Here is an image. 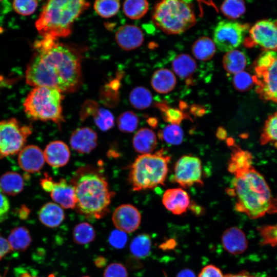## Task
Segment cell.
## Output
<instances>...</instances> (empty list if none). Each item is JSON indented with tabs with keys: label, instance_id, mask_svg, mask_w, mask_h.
<instances>
[{
	"label": "cell",
	"instance_id": "7a4b0ae2",
	"mask_svg": "<svg viewBox=\"0 0 277 277\" xmlns=\"http://www.w3.org/2000/svg\"><path fill=\"white\" fill-rule=\"evenodd\" d=\"M233 174V188L227 193L236 197L235 210L253 219L277 212V199L264 176L252 166Z\"/></svg>",
	"mask_w": 277,
	"mask_h": 277
},
{
	"label": "cell",
	"instance_id": "1f68e13d",
	"mask_svg": "<svg viewBox=\"0 0 277 277\" xmlns=\"http://www.w3.org/2000/svg\"><path fill=\"white\" fill-rule=\"evenodd\" d=\"M151 249V240L147 233L136 235L132 240L130 245V250L132 255L137 259L147 257Z\"/></svg>",
	"mask_w": 277,
	"mask_h": 277
},
{
	"label": "cell",
	"instance_id": "d4e9b609",
	"mask_svg": "<svg viewBox=\"0 0 277 277\" xmlns=\"http://www.w3.org/2000/svg\"><path fill=\"white\" fill-rule=\"evenodd\" d=\"M231 147L232 152L228 165L229 172L234 174L252 166V156L250 152L242 149L235 144Z\"/></svg>",
	"mask_w": 277,
	"mask_h": 277
},
{
	"label": "cell",
	"instance_id": "cb8c5ba5",
	"mask_svg": "<svg viewBox=\"0 0 277 277\" xmlns=\"http://www.w3.org/2000/svg\"><path fill=\"white\" fill-rule=\"evenodd\" d=\"M153 89L158 93L170 92L175 87L176 79L174 73L167 69H160L153 74L151 81Z\"/></svg>",
	"mask_w": 277,
	"mask_h": 277
},
{
	"label": "cell",
	"instance_id": "836d02e7",
	"mask_svg": "<svg viewBox=\"0 0 277 277\" xmlns=\"http://www.w3.org/2000/svg\"><path fill=\"white\" fill-rule=\"evenodd\" d=\"M95 235L93 226L87 222L77 224L73 231V241L79 245H85L92 242L94 240Z\"/></svg>",
	"mask_w": 277,
	"mask_h": 277
},
{
	"label": "cell",
	"instance_id": "f35d334b",
	"mask_svg": "<svg viewBox=\"0 0 277 277\" xmlns=\"http://www.w3.org/2000/svg\"><path fill=\"white\" fill-rule=\"evenodd\" d=\"M161 136L168 144L179 145L182 142L184 134L179 125L170 124L161 132Z\"/></svg>",
	"mask_w": 277,
	"mask_h": 277
},
{
	"label": "cell",
	"instance_id": "5bb4252c",
	"mask_svg": "<svg viewBox=\"0 0 277 277\" xmlns=\"http://www.w3.org/2000/svg\"><path fill=\"white\" fill-rule=\"evenodd\" d=\"M44 152L35 145H28L20 151L18 163L21 168L29 173L39 171L45 163Z\"/></svg>",
	"mask_w": 277,
	"mask_h": 277
},
{
	"label": "cell",
	"instance_id": "7402d4cb",
	"mask_svg": "<svg viewBox=\"0 0 277 277\" xmlns=\"http://www.w3.org/2000/svg\"><path fill=\"white\" fill-rule=\"evenodd\" d=\"M89 115H92L95 125L102 131H107L114 126V120L112 113L106 109L97 107L95 103H90L82 112L84 118Z\"/></svg>",
	"mask_w": 277,
	"mask_h": 277
},
{
	"label": "cell",
	"instance_id": "91938a15",
	"mask_svg": "<svg viewBox=\"0 0 277 277\" xmlns=\"http://www.w3.org/2000/svg\"><path fill=\"white\" fill-rule=\"evenodd\" d=\"M0 277H3V276H2L1 274H0Z\"/></svg>",
	"mask_w": 277,
	"mask_h": 277
},
{
	"label": "cell",
	"instance_id": "9f6ffc18",
	"mask_svg": "<svg viewBox=\"0 0 277 277\" xmlns=\"http://www.w3.org/2000/svg\"><path fill=\"white\" fill-rule=\"evenodd\" d=\"M23 211L22 212V211H20V213H19V215H20V217L22 218V217H26L27 216V215H28V213H29V211H28V209L27 208H25V207L24 208H22Z\"/></svg>",
	"mask_w": 277,
	"mask_h": 277
},
{
	"label": "cell",
	"instance_id": "94428289",
	"mask_svg": "<svg viewBox=\"0 0 277 277\" xmlns=\"http://www.w3.org/2000/svg\"><path fill=\"white\" fill-rule=\"evenodd\" d=\"M1 2H2V1H0V3H1Z\"/></svg>",
	"mask_w": 277,
	"mask_h": 277
},
{
	"label": "cell",
	"instance_id": "f5cc1de1",
	"mask_svg": "<svg viewBox=\"0 0 277 277\" xmlns=\"http://www.w3.org/2000/svg\"><path fill=\"white\" fill-rule=\"evenodd\" d=\"M224 277H256L254 275H252L247 272L243 271L236 274H227L224 275Z\"/></svg>",
	"mask_w": 277,
	"mask_h": 277
},
{
	"label": "cell",
	"instance_id": "60d3db41",
	"mask_svg": "<svg viewBox=\"0 0 277 277\" xmlns=\"http://www.w3.org/2000/svg\"><path fill=\"white\" fill-rule=\"evenodd\" d=\"M38 3L36 1H14L13 8L15 11L22 15H29L36 10Z\"/></svg>",
	"mask_w": 277,
	"mask_h": 277
},
{
	"label": "cell",
	"instance_id": "7bdbcfd3",
	"mask_svg": "<svg viewBox=\"0 0 277 277\" xmlns=\"http://www.w3.org/2000/svg\"><path fill=\"white\" fill-rule=\"evenodd\" d=\"M103 277H128V272L122 264L112 263L105 268Z\"/></svg>",
	"mask_w": 277,
	"mask_h": 277
},
{
	"label": "cell",
	"instance_id": "d590c367",
	"mask_svg": "<svg viewBox=\"0 0 277 277\" xmlns=\"http://www.w3.org/2000/svg\"><path fill=\"white\" fill-rule=\"evenodd\" d=\"M120 8V1L117 0L96 1L94 4V9L98 15L109 18L115 15Z\"/></svg>",
	"mask_w": 277,
	"mask_h": 277
},
{
	"label": "cell",
	"instance_id": "8992f818",
	"mask_svg": "<svg viewBox=\"0 0 277 277\" xmlns=\"http://www.w3.org/2000/svg\"><path fill=\"white\" fill-rule=\"evenodd\" d=\"M152 20L156 26L169 34H181L196 23V17L188 1L165 0L154 7Z\"/></svg>",
	"mask_w": 277,
	"mask_h": 277
},
{
	"label": "cell",
	"instance_id": "30bf717a",
	"mask_svg": "<svg viewBox=\"0 0 277 277\" xmlns=\"http://www.w3.org/2000/svg\"><path fill=\"white\" fill-rule=\"evenodd\" d=\"M249 26L238 22L224 20L215 26L213 42L220 51L227 52L235 49L243 42Z\"/></svg>",
	"mask_w": 277,
	"mask_h": 277
},
{
	"label": "cell",
	"instance_id": "ee69618b",
	"mask_svg": "<svg viewBox=\"0 0 277 277\" xmlns=\"http://www.w3.org/2000/svg\"><path fill=\"white\" fill-rule=\"evenodd\" d=\"M127 238L126 233L117 229L111 232L109 236V242L112 247L122 249L125 246Z\"/></svg>",
	"mask_w": 277,
	"mask_h": 277
},
{
	"label": "cell",
	"instance_id": "74e56055",
	"mask_svg": "<svg viewBox=\"0 0 277 277\" xmlns=\"http://www.w3.org/2000/svg\"><path fill=\"white\" fill-rule=\"evenodd\" d=\"M138 122V118L135 113L131 111H127L118 117L117 125L121 131L131 133L135 130Z\"/></svg>",
	"mask_w": 277,
	"mask_h": 277
},
{
	"label": "cell",
	"instance_id": "d6a6232c",
	"mask_svg": "<svg viewBox=\"0 0 277 277\" xmlns=\"http://www.w3.org/2000/svg\"><path fill=\"white\" fill-rule=\"evenodd\" d=\"M131 105L137 109H144L149 107L152 102L150 91L147 88L140 86L134 88L129 95Z\"/></svg>",
	"mask_w": 277,
	"mask_h": 277
},
{
	"label": "cell",
	"instance_id": "f907efd6",
	"mask_svg": "<svg viewBox=\"0 0 277 277\" xmlns=\"http://www.w3.org/2000/svg\"><path fill=\"white\" fill-rule=\"evenodd\" d=\"M176 277H196L194 272L190 269L186 268L181 270L176 275Z\"/></svg>",
	"mask_w": 277,
	"mask_h": 277
},
{
	"label": "cell",
	"instance_id": "ba28073f",
	"mask_svg": "<svg viewBox=\"0 0 277 277\" xmlns=\"http://www.w3.org/2000/svg\"><path fill=\"white\" fill-rule=\"evenodd\" d=\"M255 72L253 78L260 97L277 103V52L263 53L256 62Z\"/></svg>",
	"mask_w": 277,
	"mask_h": 277
},
{
	"label": "cell",
	"instance_id": "ac0fdd59",
	"mask_svg": "<svg viewBox=\"0 0 277 277\" xmlns=\"http://www.w3.org/2000/svg\"><path fill=\"white\" fill-rule=\"evenodd\" d=\"M221 240L224 249L233 255L243 253L248 246L245 233L237 227L226 229L222 234Z\"/></svg>",
	"mask_w": 277,
	"mask_h": 277
},
{
	"label": "cell",
	"instance_id": "277c9868",
	"mask_svg": "<svg viewBox=\"0 0 277 277\" xmlns=\"http://www.w3.org/2000/svg\"><path fill=\"white\" fill-rule=\"evenodd\" d=\"M77 211L87 217L100 219L107 213L113 193L106 180L94 172L81 175L75 185Z\"/></svg>",
	"mask_w": 277,
	"mask_h": 277
},
{
	"label": "cell",
	"instance_id": "4fadbf2b",
	"mask_svg": "<svg viewBox=\"0 0 277 277\" xmlns=\"http://www.w3.org/2000/svg\"><path fill=\"white\" fill-rule=\"evenodd\" d=\"M112 221L117 230L131 233L139 227L141 215L138 210L132 205L123 204L113 211Z\"/></svg>",
	"mask_w": 277,
	"mask_h": 277
},
{
	"label": "cell",
	"instance_id": "52a82bcc",
	"mask_svg": "<svg viewBox=\"0 0 277 277\" xmlns=\"http://www.w3.org/2000/svg\"><path fill=\"white\" fill-rule=\"evenodd\" d=\"M59 90L47 87H35L28 94L24 104L27 116L33 120L52 121L59 125L64 121Z\"/></svg>",
	"mask_w": 277,
	"mask_h": 277
},
{
	"label": "cell",
	"instance_id": "e0dca14e",
	"mask_svg": "<svg viewBox=\"0 0 277 277\" xmlns=\"http://www.w3.org/2000/svg\"><path fill=\"white\" fill-rule=\"evenodd\" d=\"M115 39L118 46L125 50H131L140 47L144 41V35L137 26L125 25L115 32Z\"/></svg>",
	"mask_w": 277,
	"mask_h": 277
},
{
	"label": "cell",
	"instance_id": "c3c4849f",
	"mask_svg": "<svg viewBox=\"0 0 277 277\" xmlns=\"http://www.w3.org/2000/svg\"><path fill=\"white\" fill-rule=\"evenodd\" d=\"M11 250L7 240L0 234V260Z\"/></svg>",
	"mask_w": 277,
	"mask_h": 277
},
{
	"label": "cell",
	"instance_id": "ab89813d",
	"mask_svg": "<svg viewBox=\"0 0 277 277\" xmlns=\"http://www.w3.org/2000/svg\"><path fill=\"white\" fill-rule=\"evenodd\" d=\"M254 83L253 76L245 71H242L234 74L233 84L238 91H245L251 88Z\"/></svg>",
	"mask_w": 277,
	"mask_h": 277
},
{
	"label": "cell",
	"instance_id": "bcb514c9",
	"mask_svg": "<svg viewBox=\"0 0 277 277\" xmlns=\"http://www.w3.org/2000/svg\"><path fill=\"white\" fill-rule=\"evenodd\" d=\"M199 277H224V275L216 266L208 265L202 268Z\"/></svg>",
	"mask_w": 277,
	"mask_h": 277
},
{
	"label": "cell",
	"instance_id": "9c48e42d",
	"mask_svg": "<svg viewBox=\"0 0 277 277\" xmlns=\"http://www.w3.org/2000/svg\"><path fill=\"white\" fill-rule=\"evenodd\" d=\"M31 132L29 126H22L15 118L0 121V159L19 152Z\"/></svg>",
	"mask_w": 277,
	"mask_h": 277
},
{
	"label": "cell",
	"instance_id": "ffe728a7",
	"mask_svg": "<svg viewBox=\"0 0 277 277\" xmlns=\"http://www.w3.org/2000/svg\"><path fill=\"white\" fill-rule=\"evenodd\" d=\"M45 161L53 167L66 165L69 161L70 152L67 144L61 141L50 142L44 151Z\"/></svg>",
	"mask_w": 277,
	"mask_h": 277
},
{
	"label": "cell",
	"instance_id": "4316f807",
	"mask_svg": "<svg viewBox=\"0 0 277 277\" xmlns=\"http://www.w3.org/2000/svg\"><path fill=\"white\" fill-rule=\"evenodd\" d=\"M196 66L195 60L187 54L177 55L172 63L174 72L182 79L190 77L195 72Z\"/></svg>",
	"mask_w": 277,
	"mask_h": 277
},
{
	"label": "cell",
	"instance_id": "603a6c76",
	"mask_svg": "<svg viewBox=\"0 0 277 277\" xmlns=\"http://www.w3.org/2000/svg\"><path fill=\"white\" fill-rule=\"evenodd\" d=\"M157 145V137L150 129L142 128L134 134L132 139V146L134 150L142 154L150 153Z\"/></svg>",
	"mask_w": 277,
	"mask_h": 277
},
{
	"label": "cell",
	"instance_id": "4dcf8cb0",
	"mask_svg": "<svg viewBox=\"0 0 277 277\" xmlns=\"http://www.w3.org/2000/svg\"><path fill=\"white\" fill-rule=\"evenodd\" d=\"M260 143L269 144L277 149V111L266 120L260 136Z\"/></svg>",
	"mask_w": 277,
	"mask_h": 277
},
{
	"label": "cell",
	"instance_id": "f1b7e54d",
	"mask_svg": "<svg viewBox=\"0 0 277 277\" xmlns=\"http://www.w3.org/2000/svg\"><path fill=\"white\" fill-rule=\"evenodd\" d=\"M7 241L11 250L23 251L30 246L32 239L28 229L19 226L11 230Z\"/></svg>",
	"mask_w": 277,
	"mask_h": 277
},
{
	"label": "cell",
	"instance_id": "3957f363",
	"mask_svg": "<svg viewBox=\"0 0 277 277\" xmlns=\"http://www.w3.org/2000/svg\"><path fill=\"white\" fill-rule=\"evenodd\" d=\"M81 0H51L43 6L35 26L42 38L66 37L74 21L89 6Z\"/></svg>",
	"mask_w": 277,
	"mask_h": 277
},
{
	"label": "cell",
	"instance_id": "11a10c76",
	"mask_svg": "<svg viewBox=\"0 0 277 277\" xmlns=\"http://www.w3.org/2000/svg\"><path fill=\"white\" fill-rule=\"evenodd\" d=\"M19 277H38V276L33 275L31 274L29 272L24 271L21 272L19 274Z\"/></svg>",
	"mask_w": 277,
	"mask_h": 277
},
{
	"label": "cell",
	"instance_id": "7dc6e473",
	"mask_svg": "<svg viewBox=\"0 0 277 277\" xmlns=\"http://www.w3.org/2000/svg\"><path fill=\"white\" fill-rule=\"evenodd\" d=\"M10 210L8 198L0 191V222L7 219Z\"/></svg>",
	"mask_w": 277,
	"mask_h": 277
},
{
	"label": "cell",
	"instance_id": "680465c9",
	"mask_svg": "<svg viewBox=\"0 0 277 277\" xmlns=\"http://www.w3.org/2000/svg\"><path fill=\"white\" fill-rule=\"evenodd\" d=\"M83 277H90V276H83Z\"/></svg>",
	"mask_w": 277,
	"mask_h": 277
},
{
	"label": "cell",
	"instance_id": "7c38bea8",
	"mask_svg": "<svg viewBox=\"0 0 277 277\" xmlns=\"http://www.w3.org/2000/svg\"><path fill=\"white\" fill-rule=\"evenodd\" d=\"M246 45H259L268 51L277 52V23L269 20L256 23L250 29Z\"/></svg>",
	"mask_w": 277,
	"mask_h": 277
},
{
	"label": "cell",
	"instance_id": "8fae6325",
	"mask_svg": "<svg viewBox=\"0 0 277 277\" xmlns=\"http://www.w3.org/2000/svg\"><path fill=\"white\" fill-rule=\"evenodd\" d=\"M174 179L177 184L184 188L190 187L195 184L202 185L200 159L190 155L181 157L174 166Z\"/></svg>",
	"mask_w": 277,
	"mask_h": 277
},
{
	"label": "cell",
	"instance_id": "b9f144b4",
	"mask_svg": "<svg viewBox=\"0 0 277 277\" xmlns=\"http://www.w3.org/2000/svg\"><path fill=\"white\" fill-rule=\"evenodd\" d=\"M259 231L263 244L277 245V225L262 227Z\"/></svg>",
	"mask_w": 277,
	"mask_h": 277
},
{
	"label": "cell",
	"instance_id": "e575fe53",
	"mask_svg": "<svg viewBox=\"0 0 277 277\" xmlns=\"http://www.w3.org/2000/svg\"><path fill=\"white\" fill-rule=\"evenodd\" d=\"M148 7V2L145 0H127L124 2L123 11L128 17L137 19L145 15Z\"/></svg>",
	"mask_w": 277,
	"mask_h": 277
},
{
	"label": "cell",
	"instance_id": "db71d44e",
	"mask_svg": "<svg viewBox=\"0 0 277 277\" xmlns=\"http://www.w3.org/2000/svg\"><path fill=\"white\" fill-rule=\"evenodd\" d=\"M216 136L220 140H225L227 136L226 130L223 127H219L216 132Z\"/></svg>",
	"mask_w": 277,
	"mask_h": 277
},
{
	"label": "cell",
	"instance_id": "f546056e",
	"mask_svg": "<svg viewBox=\"0 0 277 277\" xmlns=\"http://www.w3.org/2000/svg\"><path fill=\"white\" fill-rule=\"evenodd\" d=\"M215 51L216 46L214 42L207 36L200 37L192 46V52L194 56L200 61L210 60Z\"/></svg>",
	"mask_w": 277,
	"mask_h": 277
},
{
	"label": "cell",
	"instance_id": "6da1fadb",
	"mask_svg": "<svg viewBox=\"0 0 277 277\" xmlns=\"http://www.w3.org/2000/svg\"><path fill=\"white\" fill-rule=\"evenodd\" d=\"M35 52L26 71V83L61 92L71 91L81 78V66L75 53L57 39L42 38L34 45Z\"/></svg>",
	"mask_w": 277,
	"mask_h": 277
},
{
	"label": "cell",
	"instance_id": "8d00e7d4",
	"mask_svg": "<svg viewBox=\"0 0 277 277\" xmlns=\"http://www.w3.org/2000/svg\"><path fill=\"white\" fill-rule=\"evenodd\" d=\"M222 13L231 19L240 17L245 12V3L240 0H227L224 1L221 6Z\"/></svg>",
	"mask_w": 277,
	"mask_h": 277
},
{
	"label": "cell",
	"instance_id": "d6986e66",
	"mask_svg": "<svg viewBox=\"0 0 277 277\" xmlns=\"http://www.w3.org/2000/svg\"><path fill=\"white\" fill-rule=\"evenodd\" d=\"M52 200L64 209H73L76 206V197L74 185L61 179L55 182L50 192Z\"/></svg>",
	"mask_w": 277,
	"mask_h": 277
},
{
	"label": "cell",
	"instance_id": "5b68a950",
	"mask_svg": "<svg viewBox=\"0 0 277 277\" xmlns=\"http://www.w3.org/2000/svg\"><path fill=\"white\" fill-rule=\"evenodd\" d=\"M170 156L163 150L155 153L141 154L133 163L129 181L134 191L154 188L164 184Z\"/></svg>",
	"mask_w": 277,
	"mask_h": 277
},
{
	"label": "cell",
	"instance_id": "681fc988",
	"mask_svg": "<svg viewBox=\"0 0 277 277\" xmlns=\"http://www.w3.org/2000/svg\"><path fill=\"white\" fill-rule=\"evenodd\" d=\"M55 182L52 179L48 176L46 177L41 180V185L42 188L46 192H51L52 191Z\"/></svg>",
	"mask_w": 277,
	"mask_h": 277
},
{
	"label": "cell",
	"instance_id": "2e32d148",
	"mask_svg": "<svg viewBox=\"0 0 277 277\" xmlns=\"http://www.w3.org/2000/svg\"><path fill=\"white\" fill-rule=\"evenodd\" d=\"M162 203L165 208L176 215L186 212L190 206V197L186 191L181 188H171L164 193Z\"/></svg>",
	"mask_w": 277,
	"mask_h": 277
},
{
	"label": "cell",
	"instance_id": "f6af8a7d",
	"mask_svg": "<svg viewBox=\"0 0 277 277\" xmlns=\"http://www.w3.org/2000/svg\"><path fill=\"white\" fill-rule=\"evenodd\" d=\"M162 110L163 112L164 119L171 124L180 125L182 121L185 118L184 114L178 109L167 108L162 109Z\"/></svg>",
	"mask_w": 277,
	"mask_h": 277
},
{
	"label": "cell",
	"instance_id": "484cf974",
	"mask_svg": "<svg viewBox=\"0 0 277 277\" xmlns=\"http://www.w3.org/2000/svg\"><path fill=\"white\" fill-rule=\"evenodd\" d=\"M222 63L227 72L235 74L245 69L247 64V58L244 52L234 49L226 53L223 56Z\"/></svg>",
	"mask_w": 277,
	"mask_h": 277
},
{
	"label": "cell",
	"instance_id": "6f0895ef",
	"mask_svg": "<svg viewBox=\"0 0 277 277\" xmlns=\"http://www.w3.org/2000/svg\"><path fill=\"white\" fill-rule=\"evenodd\" d=\"M149 124L152 127H155L157 124L156 120L154 118H150L149 120Z\"/></svg>",
	"mask_w": 277,
	"mask_h": 277
},
{
	"label": "cell",
	"instance_id": "816d5d0a",
	"mask_svg": "<svg viewBox=\"0 0 277 277\" xmlns=\"http://www.w3.org/2000/svg\"><path fill=\"white\" fill-rule=\"evenodd\" d=\"M107 264V260L102 256L97 257L94 260V265L98 268L105 267Z\"/></svg>",
	"mask_w": 277,
	"mask_h": 277
},
{
	"label": "cell",
	"instance_id": "83f0119b",
	"mask_svg": "<svg viewBox=\"0 0 277 277\" xmlns=\"http://www.w3.org/2000/svg\"><path fill=\"white\" fill-rule=\"evenodd\" d=\"M24 186V180L17 172H7L0 178V190L5 194L16 195L22 191Z\"/></svg>",
	"mask_w": 277,
	"mask_h": 277
},
{
	"label": "cell",
	"instance_id": "9a60e30c",
	"mask_svg": "<svg viewBox=\"0 0 277 277\" xmlns=\"http://www.w3.org/2000/svg\"><path fill=\"white\" fill-rule=\"evenodd\" d=\"M70 144L71 148L78 153H90L97 146V134L89 127L77 128L71 135Z\"/></svg>",
	"mask_w": 277,
	"mask_h": 277
},
{
	"label": "cell",
	"instance_id": "44dd1931",
	"mask_svg": "<svg viewBox=\"0 0 277 277\" xmlns=\"http://www.w3.org/2000/svg\"><path fill=\"white\" fill-rule=\"evenodd\" d=\"M38 217L44 225L49 228H55L64 221L65 215L60 205L55 203L48 202L41 208Z\"/></svg>",
	"mask_w": 277,
	"mask_h": 277
}]
</instances>
